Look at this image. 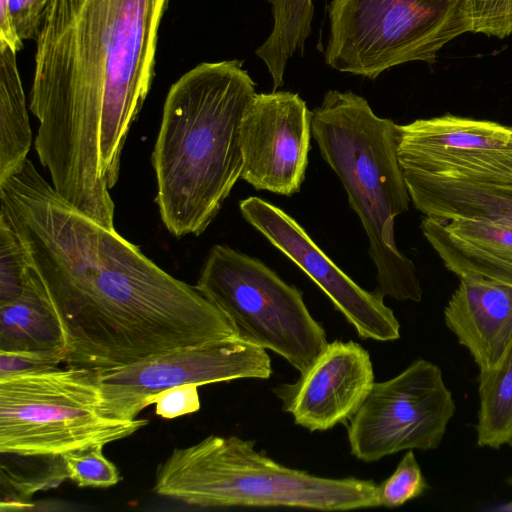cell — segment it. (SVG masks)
Listing matches in <instances>:
<instances>
[{
    "instance_id": "obj_12",
    "label": "cell",
    "mask_w": 512,
    "mask_h": 512,
    "mask_svg": "<svg viewBox=\"0 0 512 512\" xmlns=\"http://www.w3.org/2000/svg\"><path fill=\"white\" fill-rule=\"evenodd\" d=\"M242 217L296 264L355 328L376 341L400 337V324L379 290L367 291L345 274L290 215L259 197L239 202Z\"/></svg>"
},
{
    "instance_id": "obj_10",
    "label": "cell",
    "mask_w": 512,
    "mask_h": 512,
    "mask_svg": "<svg viewBox=\"0 0 512 512\" xmlns=\"http://www.w3.org/2000/svg\"><path fill=\"white\" fill-rule=\"evenodd\" d=\"M266 349L238 337L175 349L141 361L96 371L105 415L134 420L159 392L182 384L199 386L240 378L268 379Z\"/></svg>"
},
{
    "instance_id": "obj_23",
    "label": "cell",
    "mask_w": 512,
    "mask_h": 512,
    "mask_svg": "<svg viewBox=\"0 0 512 512\" xmlns=\"http://www.w3.org/2000/svg\"><path fill=\"white\" fill-rule=\"evenodd\" d=\"M30 268L26 249L12 226L0 217V303L21 292Z\"/></svg>"
},
{
    "instance_id": "obj_2",
    "label": "cell",
    "mask_w": 512,
    "mask_h": 512,
    "mask_svg": "<svg viewBox=\"0 0 512 512\" xmlns=\"http://www.w3.org/2000/svg\"><path fill=\"white\" fill-rule=\"evenodd\" d=\"M169 0H50L36 40L29 108L54 190L103 226L123 148L154 78Z\"/></svg>"
},
{
    "instance_id": "obj_6",
    "label": "cell",
    "mask_w": 512,
    "mask_h": 512,
    "mask_svg": "<svg viewBox=\"0 0 512 512\" xmlns=\"http://www.w3.org/2000/svg\"><path fill=\"white\" fill-rule=\"evenodd\" d=\"M96 371L66 366L0 378V452L56 458L128 437L148 424L105 415Z\"/></svg>"
},
{
    "instance_id": "obj_17",
    "label": "cell",
    "mask_w": 512,
    "mask_h": 512,
    "mask_svg": "<svg viewBox=\"0 0 512 512\" xmlns=\"http://www.w3.org/2000/svg\"><path fill=\"white\" fill-rule=\"evenodd\" d=\"M410 199L425 217L485 219L512 225V191L404 174Z\"/></svg>"
},
{
    "instance_id": "obj_8",
    "label": "cell",
    "mask_w": 512,
    "mask_h": 512,
    "mask_svg": "<svg viewBox=\"0 0 512 512\" xmlns=\"http://www.w3.org/2000/svg\"><path fill=\"white\" fill-rule=\"evenodd\" d=\"M195 287L226 315L238 338L273 351L300 373L328 344L303 293L255 257L214 245Z\"/></svg>"
},
{
    "instance_id": "obj_13",
    "label": "cell",
    "mask_w": 512,
    "mask_h": 512,
    "mask_svg": "<svg viewBox=\"0 0 512 512\" xmlns=\"http://www.w3.org/2000/svg\"><path fill=\"white\" fill-rule=\"evenodd\" d=\"M311 136V111L297 93H256L239 127L241 179L258 191L287 197L298 193Z\"/></svg>"
},
{
    "instance_id": "obj_14",
    "label": "cell",
    "mask_w": 512,
    "mask_h": 512,
    "mask_svg": "<svg viewBox=\"0 0 512 512\" xmlns=\"http://www.w3.org/2000/svg\"><path fill=\"white\" fill-rule=\"evenodd\" d=\"M293 383L273 389L294 423L309 431L346 424L374 385L369 352L352 340L328 343Z\"/></svg>"
},
{
    "instance_id": "obj_26",
    "label": "cell",
    "mask_w": 512,
    "mask_h": 512,
    "mask_svg": "<svg viewBox=\"0 0 512 512\" xmlns=\"http://www.w3.org/2000/svg\"><path fill=\"white\" fill-rule=\"evenodd\" d=\"M197 384H182L165 389L149 399L155 404V413L165 419L191 414L200 409Z\"/></svg>"
},
{
    "instance_id": "obj_11",
    "label": "cell",
    "mask_w": 512,
    "mask_h": 512,
    "mask_svg": "<svg viewBox=\"0 0 512 512\" xmlns=\"http://www.w3.org/2000/svg\"><path fill=\"white\" fill-rule=\"evenodd\" d=\"M404 174L512 191V125L445 114L398 125Z\"/></svg>"
},
{
    "instance_id": "obj_21",
    "label": "cell",
    "mask_w": 512,
    "mask_h": 512,
    "mask_svg": "<svg viewBox=\"0 0 512 512\" xmlns=\"http://www.w3.org/2000/svg\"><path fill=\"white\" fill-rule=\"evenodd\" d=\"M439 221L443 229L458 241L485 255L512 264V225L467 218Z\"/></svg>"
},
{
    "instance_id": "obj_28",
    "label": "cell",
    "mask_w": 512,
    "mask_h": 512,
    "mask_svg": "<svg viewBox=\"0 0 512 512\" xmlns=\"http://www.w3.org/2000/svg\"><path fill=\"white\" fill-rule=\"evenodd\" d=\"M65 363L62 355H45L0 351V378L59 368Z\"/></svg>"
},
{
    "instance_id": "obj_30",
    "label": "cell",
    "mask_w": 512,
    "mask_h": 512,
    "mask_svg": "<svg viewBox=\"0 0 512 512\" xmlns=\"http://www.w3.org/2000/svg\"><path fill=\"white\" fill-rule=\"evenodd\" d=\"M507 482L512 486V476L510 478L507 479ZM497 510L499 511H507V512H512V501L506 503L505 505H502L501 507H499Z\"/></svg>"
},
{
    "instance_id": "obj_29",
    "label": "cell",
    "mask_w": 512,
    "mask_h": 512,
    "mask_svg": "<svg viewBox=\"0 0 512 512\" xmlns=\"http://www.w3.org/2000/svg\"><path fill=\"white\" fill-rule=\"evenodd\" d=\"M0 46H7L16 53L23 46L13 30L7 0H0Z\"/></svg>"
},
{
    "instance_id": "obj_24",
    "label": "cell",
    "mask_w": 512,
    "mask_h": 512,
    "mask_svg": "<svg viewBox=\"0 0 512 512\" xmlns=\"http://www.w3.org/2000/svg\"><path fill=\"white\" fill-rule=\"evenodd\" d=\"M429 485L413 450H408L395 471L378 485L379 506L394 508L421 496Z\"/></svg>"
},
{
    "instance_id": "obj_27",
    "label": "cell",
    "mask_w": 512,
    "mask_h": 512,
    "mask_svg": "<svg viewBox=\"0 0 512 512\" xmlns=\"http://www.w3.org/2000/svg\"><path fill=\"white\" fill-rule=\"evenodd\" d=\"M50 0H7L10 21L20 41L37 40Z\"/></svg>"
},
{
    "instance_id": "obj_19",
    "label": "cell",
    "mask_w": 512,
    "mask_h": 512,
    "mask_svg": "<svg viewBox=\"0 0 512 512\" xmlns=\"http://www.w3.org/2000/svg\"><path fill=\"white\" fill-rule=\"evenodd\" d=\"M272 8L273 28L256 49L272 79L273 91L284 85L288 60L297 50L304 51L311 33L313 0H268Z\"/></svg>"
},
{
    "instance_id": "obj_16",
    "label": "cell",
    "mask_w": 512,
    "mask_h": 512,
    "mask_svg": "<svg viewBox=\"0 0 512 512\" xmlns=\"http://www.w3.org/2000/svg\"><path fill=\"white\" fill-rule=\"evenodd\" d=\"M0 351L65 358V338L45 286L30 264L23 288L0 303Z\"/></svg>"
},
{
    "instance_id": "obj_9",
    "label": "cell",
    "mask_w": 512,
    "mask_h": 512,
    "mask_svg": "<svg viewBox=\"0 0 512 512\" xmlns=\"http://www.w3.org/2000/svg\"><path fill=\"white\" fill-rule=\"evenodd\" d=\"M455 410L441 369L415 360L397 376L374 383L349 420L350 452L369 463L403 450L435 449Z\"/></svg>"
},
{
    "instance_id": "obj_25",
    "label": "cell",
    "mask_w": 512,
    "mask_h": 512,
    "mask_svg": "<svg viewBox=\"0 0 512 512\" xmlns=\"http://www.w3.org/2000/svg\"><path fill=\"white\" fill-rule=\"evenodd\" d=\"M470 32L504 38L512 34V0H467Z\"/></svg>"
},
{
    "instance_id": "obj_18",
    "label": "cell",
    "mask_w": 512,
    "mask_h": 512,
    "mask_svg": "<svg viewBox=\"0 0 512 512\" xmlns=\"http://www.w3.org/2000/svg\"><path fill=\"white\" fill-rule=\"evenodd\" d=\"M16 54L0 46V183L25 163L32 144Z\"/></svg>"
},
{
    "instance_id": "obj_4",
    "label": "cell",
    "mask_w": 512,
    "mask_h": 512,
    "mask_svg": "<svg viewBox=\"0 0 512 512\" xmlns=\"http://www.w3.org/2000/svg\"><path fill=\"white\" fill-rule=\"evenodd\" d=\"M311 133L368 237L378 290L398 301H421L416 267L394 237V220L411 201L398 159V124L377 116L352 91L328 90L311 111Z\"/></svg>"
},
{
    "instance_id": "obj_5",
    "label": "cell",
    "mask_w": 512,
    "mask_h": 512,
    "mask_svg": "<svg viewBox=\"0 0 512 512\" xmlns=\"http://www.w3.org/2000/svg\"><path fill=\"white\" fill-rule=\"evenodd\" d=\"M154 491L201 508L349 511L379 506L373 480L326 478L293 469L256 450L254 440L235 435H211L174 449L157 469Z\"/></svg>"
},
{
    "instance_id": "obj_22",
    "label": "cell",
    "mask_w": 512,
    "mask_h": 512,
    "mask_svg": "<svg viewBox=\"0 0 512 512\" xmlns=\"http://www.w3.org/2000/svg\"><path fill=\"white\" fill-rule=\"evenodd\" d=\"M102 444L64 453L61 458L67 478L80 487L107 488L120 481L116 466L103 455Z\"/></svg>"
},
{
    "instance_id": "obj_15",
    "label": "cell",
    "mask_w": 512,
    "mask_h": 512,
    "mask_svg": "<svg viewBox=\"0 0 512 512\" xmlns=\"http://www.w3.org/2000/svg\"><path fill=\"white\" fill-rule=\"evenodd\" d=\"M459 280L444 311L445 323L479 372L491 370L512 346V283L475 275Z\"/></svg>"
},
{
    "instance_id": "obj_1",
    "label": "cell",
    "mask_w": 512,
    "mask_h": 512,
    "mask_svg": "<svg viewBox=\"0 0 512 512\" xmlns=\"http://www.w3.org/2000/svg\"><path fill=\"white\" fill-rule=\"evenodd\" d=\"M0 217L20 237L58 315L66 366L101 371L237 337L195 286L75 209L29 159L0 183Z\"/></svg>"
},
{
    "instance_id": "obj_3",
    "label": "cell",
    "mask_w": 512,
    "mask_h": 512,
    "mask_svg": "<svg viewBox=\"0 0 512 512\" xmlns=\"http://www.w3.org/2000/svg\"><path fill=\"white\" fill-rule=\"evenodd\" d=\"M242 63L198 64L166 96L152 164L155 202L175 237L201 235L241 179L239 127L256 94Z\"/></svg>"
},
{
    "instance_id": "obj_7",
    "label": "cell",
    "mask_w": 512,
    "mask_h": 512,
    "mask_svg": "<svg viewBox=\"0 0 512 512\" xmlns=\"http://www.w3.org/2000/svg\"><path fill=\"white\" fill-rule=\"evenodd\" d=\"M329 20L326 64L372 80L470 32L467 0H332Z\"/></svg>"
},
{
    "instance_id": "obj_20",
    "label": "cell",
    "mask_w": 512,
    "mask_h": 512,
    "mask_svg": "<svg viewBox=\"0 0 512 512\" xmlns=\"http://www.w3.org/2000/svg\"><path fill=\"white\" fill-rule=\"evenodd\" d=\"M477 445L512 446V346L493 369L479 372Z\"/></svg>"
}]
</instances>
